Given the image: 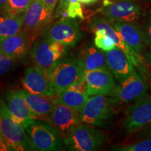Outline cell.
I'll list each match as a JSON object with an SVG mask.
<instances>
[{"label": "cell", "mask_w": 151, "mask_h": 151, "mask_svg": "<svg viewBox=\"0 0 151 151\" xmlns=\"http://www.w3.org/2000/svg\"><path fill=\"white\" fill-rule=\"evenodd\" d=\"M71 0H60V3L58 4V8H57L56 11H55L53 14V18L52 19L58 18L60 16H65V11L67 10L68 5H69V2Z\"/></svg>", "instance_id": "30"}, {"label": "cell", "mask_w": 151, "mask_h": 151, "mask_svg": "<svg viewBox=\"0 0 151 151\" xmlns=\"http://www.w3.org/2000/svg\"><path fill=\"white\" fill-rule=\"evenodd\" d=\"M43 36L58 41L68 47H73L83 37L76 19L62 17L49 23L43 31Z\"/></svg>", "instance_id": "8"}, {"label": "cell", "mask_w": 151, "mask_h": 151, "mask_svg": "<svg viewBox=\"0 0 151 151\" xmlns=\"http://www.w3.org/2000/svg\"><path fill=\"white\" fill-rule=\"evenodd\" d=\"M24 14L3 13L0 15V39L15 35L23 29Z\"/></svg>", "instance_id": "23"}, {"label": "cell", "mask_w": 151, "mask_h": 151, "mask_svg": "<svg viewBox=\"0 0 151 151\" xmlns=\"http://www.w3.org/2000/svg\"><path fill=\"white\" fill-rule=\"evenodd\" d=\"M78 58L85 71L97 69L109 70L106 53L96 46L86 47L82 50Z\"/></svg>", "instance_id": "22"}, {"label": "cell", "mask_w": 151, "mask_h": 151, "mask_svg": "<svg viewBox=\"0 0 151 151\" xmlns=\"http://www.w3.org/2000/svg\"><path fill=\"white\" fill-rule=\"evenodd\" d=\"M89 125L81 122L64 138V143L68 150L92 151L101 146L105 140V134Z\"/></svg>", "instance_id": "6"}, {"label": "cell", "mask_w": 151, "mask_h": 151, "mask_svg": "<svg viewBox=\"0 0 151 151\" xmlns=\"http://www.w3.org/2000/svg\"><path fill=\"white\" fill-rule=\"evenodd\" d=\"M151 123V97L148 96L130 106L126 111L122 127L126 134L141 131Z\"/></svg>", "instance_id": "12"}, {"label": "cell", "mask_w": 151, "mask_h": 151, "mask_svg": "<svg viewBox=\"0 0 151 151\" xmlns=\"http://www.w3.org/2000/svg\"><path fill=\"white\" fill-rule=\"evenodd\" d=\"M16 60L0 52V76L10 71L15 65Z\"/></svg>", "instance_id": "28"}, {"label": "cell", "mask_w": 151, "mask_h": 151, "mask_svg": "<svg viewBox=\"0 0 151 151\" xmlns=\"http://www.w3.org/2000/svg\"><path fill=\"white\" fill-rule=\"evenodd\" d=\"M123 40L134 51L142 54L146 50V43L143 28L135 22L110 21Z\"/></svg>", "instance_id": "16"}, {"label": "cell", "mask_w": 151, "mask_h": 151, "mask_svg": "<svg viewBox=\"0 0 151 151\" xmlns=\"http://www.w3.org/2000/svg\"><path fill=\"white\" fill-rule=\"evenodd\" d=\"M29 35L24 31L3 39L0 42V52L14 59H21L29 52L32 46Z\"/></svg>", "instance_id": "19"}, {"label": "cell", "mask_w": 151, "mask_h": 151, "mask_svg": "<svg viewBox=\"0 0 151 151\" xmlns=\"http://www.w3.org/2000/svg\"><path fill=\"white\" fill-rule=\"evenodd\" d=\"M23 93L35 118L48 121L49 116L57 103V95L44 96L31 94L24 90Z\"/></svg>", "instance_id": "21"}, {"label": "cell", "mask_w": 151, "mask_h": 151, "mask_svg": "<svg viewBox=\"0 0 151 151\" xmlns=\"http://www.w3.org/2000/svg\"><path fill=\"white\" fill-rule=\"evenodd\" d=\"M34 150L58 151L64 148V139L49 122L36 120L25 128Z\"/></svg>", "instance_id": "4"}, {"label": "cell", "mask_w": 151, "mask_h": 151, "mask_svg": "<svg viewBox=\"0 0 151 151\" xmlns=\"http://www.w3.org/2000/svg\"><path fill=\"white\" fill-rule=\"evenodd\" d=\"M81 4H91L97 1V0H77Z\"/></svg>", "instance_id": "35"}, {"label": "cell", "mask_w": 151, "mask_h": 151, "mask_svg": "<svg viewBox=\"0 0 151 151\" xmlns=\"http://www.w3.org/2000/svg\"><path fill=\"white\" fill-rule=\"evenodd\" d=\"M9 150V147L6 144L4 140L2 135L0 132V151H8Z\"/></svg>", "instance_id": "33"}, {"label": "cell", "mask_w": 151, "mask_h": 151, "mask_svg": "<svg viewBox=\"0 0 151 151\" xmlns=\"http://www.w3.org/2000/svg\"><path fill=\"white\" fill-rule=\"evenodd\" d=\"M22 86L24 91L44 96H55L48 71L36 67H28L24 73Z\"/></svg>", "instance_id": "14"}, {"label": "cell", "mask_w": 151, "mask_h": 151, "mask_svg": "<svg viewBox=\"0 0 151 151\" xmlns=\"http://www.w3.org/2000/svg\"><path fill=\"white\" fill-rule=\"evenodd\" d=\"M85 77L57 95V102L80 111L89 99Z\"/></svg>", "instance_id": "20"}, {"label": "cell", "mask_w": 151, "mask_h": 151, "mask_svg": "<svg viewBox=\"0 0 151 151\" xmlns=\"http://www.w3.org/2000/svg\"><path fill=\"white\" fill-rule=\"evenodd\" d=\"M99 11L110 21L135 22L141 8L135 0H104Z\"/></svg>", "instance_id": "11"}, {"label": "cell", "mask_w": 151, "mask_h": 151, "mask_svg": "<svg viewBox=\"0 0 151 151\" xmlns=\"http://www.w3.org/2000/svg\"><path fill=\"white\" fill-rule=\"evenodd\" d=\"M0 42H1V39H0Z\"/></svg>", "instance_id": "37"}, {"label": "cell", "mask_w": 151, "mask_h": 151, "mask_svg": "<svg viewBox=\"0 0 151 151\" xmlns=\"http://www.w3.org/2000/svg\"><path fill=\"white\" fill-rule=\"evenodd\" d=\"M53 14L43 4L40 0H34L24 14L23 29L28 34L32 42L37 39L41 32L53 18Z\"/></svg>", "instance_id": "10"}, {"label": "cell", "mask_w": 151, "mask_h": 151, "mask_svg": "<svg viewBox=\"0 0 151 151\" xmlns=\"http://www.w3.org/2000/svg\"><path fill=\"white\" fill-rule=\"evenodd\" d=\"M149 96V86L145 76L135 73L116 87L111 98L115 104H134Z\"/></svg>", "instance_id": "7"}, {"label": "cell", "mask_w": 151, "mask_h": 151, "mask_svg": "<svg viewBox=\"0 0 151 151\" xmlns=\"http://www.w3.org/2000/svg\"><path fill=\"white\" fill-rule=\"evenodd\" d=\"M113 150L116 151H151V136L144 139L127 145H120L112 147Z\"/></svg>", "instance_id": "25"}, {"label": "cell", "mask_w": 151, "mask_h": 151, "mask_svg": "<svg viewBox=\"0 0 151 151\" xmlns=\"http://www.w3.org/2000/svg\"><path fill=\"white\" fill-rule=\"evenodd\" d=\"M146 60V62L149 64H151V53L146 54V55L145 56V59Z\"/></svg>", "instance_id": "36"}, {"label": "cell", "mask_w": 151, "mask_h": 151, "mask_svg": "<svg viewBox=\"0 0 151 151\" xmlns=\"http://www.w3.org/2000/svg\"><path fill=\"white\" fill-rule=\"evenodd\" d=\"M57 95L84 78L85 71L76 58H62L48 71Z\"/></svg>", "instance_id": "2"}, {"label": "cell", "mask_w": 151, "mask_h": 151, "mask_svg": "<svg viewBox=\"0 0 151 151\" xmlns=\"http://www.w3.org/2000/svg\"><path fill=\"white\" fill-rule=\"evenodd\" d=\"M90 27L92 32L99 29L104 30L107 35L110 36L113 39L117 48L120 49L126 55L128 59L135 66L136 68L139 69L141 73H143V75L146 74L147 70L143 57L141 54L137 53L129 48L127 43L124 42L120 34L113 27L112 24L106 17L97 16L92 18L90 22Z\"/></svg>", "instance_id": "9"}, {"label": "cell", "mask_w": 151, "mask_h": 151, "mask_svg": "<svg viewBox=\"0 0 151 151\" xmlns=\"http://www.w3.org/2000/svg\"><path fill=\"white\" fill-rule=\"evenodd\" d=\"M33 1L34 0H7L5 12L16 14H24Z\"/></svg>", "instance_id": "26"}, {"label": "cell", "mask_w": 151, "mask_h": 151, "mask_svg": "<svg viewBox=\"0 0 151 151\" xmlns=\"http://www.w3.org/2000/svg\"><path fill=\"white\" fill-rule=\"evenodd\" d=\"M7 0H0V11L1 13H4L6 9Z\"/></svg>", "instance_id": "34"}, {"label": "cell", "mask_w": 151, "mask_h": 151, "mask_svg": "<svg viewBox=\"0 0 151 151\" xmlns=\"http://www.w3.org/2000/svg\"><path fill=\"white\" fill-rule=\"evenodd\" d=\"M48 121L58 130L63 139L82 122L78 111L58 102L55 105Z\"/></svg>", "instance_id": "15"}, {"label": "cell", "mask_w": 151, "mask_h": 151, "mask_svg": "<svg viewBox=\"0 0 151 151\" xmlns=\"http://www.w3.org/2000/svg\"><path fill=\"white\" fill-rule=\"evenodd\" d=\"M95 34L94 41L95 46L103 51L108 52L116 47L113 39L102 29L94 32Z\"/></svg>", "instance_id": "24"}, {"label": "cell", "mask_w": 151, "mask_h": 151, "mask_svg": "<svg viewBox=\"0 0 151 151\" xmlns=\"http://www.w3.org/2000/svg\"><path fill=\"white\" fill-rule=\"evenodd\" d=\"M111 97L92 95L82 109L78 111L81 122L90 125L106 127L114 116V106Z\"/></svg>", "instance_id": "3"}, {"label": "cell", "mask_w": 151, "mask_h": 151, "mask_svg": "<svg viewBox=\"0 0 151 151\" xmlns=\"http://www.w3.org/2000/svg\"><path fill=\"white\" fill-rule=\"evenodd\" d=\"M107 65L118 83L137 72L135 66L120 49L116 47L106 52Z\"/></svg>", "instance_id": "18"}, {"label": "cell", "mask_w": 151, "mask_h": 151, "mask_svg": "<svg viewBox=\"0 0 151 151\" xmlns=\"http://www.w3.org/2000/svg\"><path fill=\"white\" fill-rule=\"evenodd\" d=\"M40 1L48 10L53 13L57 4L58 3L59 0H40Z\"/></svg>", "instance_id": "31"}, {"label": "cell", "mask_w": 151, "mask_h": 151, "mask_svg": "<svg viewBox=\"0 0 151 151\" xmlns=\"http://www.w3.org/2000/svg\"><path fill=\"white\" fill-rule=\"evenodd\" d=\"M143 29V32H144L146 43L147 46H148L151 50V11L149 12L146 24H145Z\"/></svg>", "instance_id": "29"}, {"label": "cell", "mask_w": 151, "mask_h": 151, "mask_svg": "<svg viewBox=\"0 0 151 151\" xmlns=\"http://www.w3.org/2000/svg\"><path fill=\"white\" fill-rule=\"evenodd\" d=\"M87 92L90 96L102 95L111 97L118 85L109 70L97 69L86 71L84 73Z\"/></svg>", "instance_id": "13"}, {"label": "cell", "mask_w": 151, "mask_h": 151, "mask_svg": "<svg viewBox=\"0 0 151 151\" xmlns=\"http://www.w3.org/2000/svg\"><path fill=\"white\" fill-rule=\"evenodd\" d=\"M68 46L46 37L35 41L31 51L34 65L48 71L56 62L66 56Z\"/></svg>", "instance_id": "5"}, {"label": "cell", "mask_w": 151, "mask_h": 151, "mask_svg": "<svg viewBox=\"0 0 151 151\" xmlns=\"http://www.w3.org/2000/svg\"><path fill=\"white\" fill-rule=\"evenodd\" d=\"M64 17H68L71 18H79L83 20L84 19L83 11L81 3L77 0H71L68 5L67 10Z\"/></svg>", "instance_id": "27"}, {"label": "cell", "mask_w": 151, "mask_h": 151, "mask_svg": "<svg viewBox=\"0 0 151 151\" xmlns=\"http://www.w3.org/2000/svg\"><path fill=\"white\" fill-rule=\"evenodd\" d=\"M0 132L10 150H34L25 128L12 116L5 101H0Z\"/></svg>", "instance_id": "1"}, {"label": "cell", "mask_w": 151, "mask_h": 151, "mask_svg": "<svg viewBox=\"0 0 151 151\" xmlns=\"http://www.w3.org/2000/svg\"><path fill=\"white\" fill-rule=\"evenodd\" d=\"M151 136V123L149 124L146 127L142 129V132H141L140 137H148Z\"/></svg>", "instance_id": "32"}, {"label": "cell", "mask_w": 151, "mask_h": 151, "mask_svg": "<svg viewBox=\"0 0 151 151\" xmlns=\"http://www.w3.org/2000/svg\"><path fill=\"white\" fill-rule=\"evenodd\" d=\"M5 100L6 104L12 116L21 122L24 128L36 120L24 97L23 90H9L6 94Z\"/></svg>", "instance_id": "17"}]
</instances>
